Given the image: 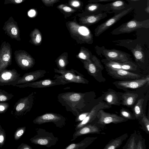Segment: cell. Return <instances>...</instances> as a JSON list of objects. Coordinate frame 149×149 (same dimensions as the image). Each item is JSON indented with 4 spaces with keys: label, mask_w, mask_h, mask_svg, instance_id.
Here are the masks:
<instances>
[{
    "label": "cell",
    "mask_w": 149,
    "mask_h": 149,
    "mask_svg": "<svg viewBox=\"0 0 149 149\" xmlns=\"http://www.w3.org/2000/svg\"><path fill=\"white\" fill-rule=\"evenodd\" d=\"M34 92H32L28 96L19 99L14 106L12 114L15 116L21 117L29 112L34 104Z\"/></svg>",
    "instance_id": "cell-8"
},
{
    "label": "cell",
    "mask_w": 149,
    "mask_h": 149,
    "mask_svg": "<svg viewBox=\"0 0 149 149\" xmlns=\"http://www.w3.org/2000/svg\"><path fill=\"white\" fill-rule=\"evenodd\" d=\"M121 104L128 107H131L134 104L138 95L136 93L126 92L122 94Z\"/></svg>",
    "instance_id": "cell-27"
},
{
    "label": "cell",
    "mask_w": 149,
    "mask_h": 149,
    "mask_svg": "<svg viewBox=\"0 0 149 149\" xmlns=\"http://www.w3.org/2000/svg\"><path fill=\"white\" fill-rule=\"evenodd\" d=\"M20 75L15 69L4 70L0 73V86H15L21 78Z\"/></svg>",
    "instance_id": "cell-16"
},
{
    "label": "cell",
    "mask_w": 149,
    "mask_h": 149,
    "mask_svg": "<svg viewBox=\"0 0 149 149\" xmlns=\"http://www.w3.org/2000/svg\"><path fill=\"white\" fill-rule=\"evenodd\" d=\"M107 16V13L103 12L97 14L81 16L79 19V24L86 26H89L97 23Z\"/></svg>",
    "instance_id": "cell-19"
},
{
    "label": "cell",
    "mask_w": 149,
    "mask_h": 149,
    "mask_svg": "<svg viewBox=\"0 0 149 149\" xmlns=\"http://www.w3.org/2000/svg\"><path fill=\"white\" fill-rule=\"evenodd\" d=\"M30 39L29 42L35 46L40 45L42 41V35L40 31L37 28H35L30 34Z\"/></svg>",
    "instance_id": "cell-29"
},
{
    "label": "cell",
    "mask_w": 149,
    "mask_h": 149,
    "mask_svg": "<svg viewBox=\"0 0 149 149\" xmlns=\"http://www.w3.org/2000/svg\"><path fill=\"white\" fill-rule=\"evenodd\" d=\"M120 116L128 120H134L135 117L133 114L128 110L123 108L120 111Z\"/></svg>",
    "instance_id": "cell-36"
},
{
    "label": "cell",
    "mask_w": 149,
    "mask_h": 149,
    "mask_svg": "<svg viewBox=\"0 0 149 149\" xmlns=\"http://www.w3.org/2000/svg\"><path fill=\"white\" fill-rule=\"evenodd\" d=\"M119 93L109 88L104 94L103 100L107 104L120 106L121 104V96Z\"/></svg>",
    "instance_id": "cell-23"
},
{
    "label": "cell",
    "mask_w": 149,
    "mask_h": 149,
    "mask_svg": "<svg viewBox=\"0 0 149 149\" xmlns=\"http://www.w3.org/2000/svg\"><path fill=\"white\" fill-rule=\"evenodd\" d=\"M149 28V19L143 21H139L132 19L123 23L113 29L111 33L113 35H117L125 33H130L138 29Z\"/></svg>",
    "instance_id": "cell-7"
},
{
    "label": "cell",
    "mask_w": 149,
    "mask_h": 149,
    "mask_svg": "<svg viewBox=\"0 0 149 149\" xmlns=\"http://www.w3.org/2000/svg\"><path fill=\"white\" fill-rule=\"evenodd\" d=\"M95 50L98 55L103 56L107 60L118 62L132 61L131 55L121 50L115 49H108L104 46L100 47L98 45L95 46Z\"/></svg>",
    "instance_id": "cell-3"
},
{
    "label": "cell",
    "mask_w": 149,
    "mask_h": 149,
    "mask_svg": "<svg viewBox=\"0 0 149 149\" xmlns=\"http://www.w3.org/2000/svg\"><path fill=\"white\" fill-rule=\"evenodd\" d=\"M6 34L11 39L20 41V31L17 26L14 24L6 25L3 28Z\"/></svg>",
    "instance_id": "cell-26"
},
{
    "label": "cell",
    "mask_w": 149,
    "mask_h": 149,
    "mask_svg": "<svg viewBox=\"0 0 149 149\" xmlns=\"http://www.w3.org/2000/svg\"><path fill=\"white\" fill-rule=\"evenodd\" d=\"M36 130V134L30 139L32 143L49 148L57 143L58 137L55 136L52 132L47 131L41 128H37Z\"/></svg>",
    "instance_id": "cell-6"
},
{
    "label": "cell",
    "mask_w": 149,
    "mask_h": 149,
    "mask_svg": "<svg viewBox=\"0 0 149 149\" xmlns=\"http://www.w3.org/2000/svg\"><path fill=\"white\" fill-rule=\"evenodd\" d=\"M9 107L8 103L5 102H0V114L5 113Z\"/></svg>",
    "instance_id": "cell-42"
},
{
    "label": "cell",
    "mask_w": 149,
    "mask_h": 149,
    "mask_svg": "<svg viewBox=\"0 0 149 149\" xmlns=\"http://www.w3.org/2000/svg\"><path fill=\"white\" fill-rule=\"evenodd\" d=\"M26 127L25 126L18 128L14 134V136L15 140H19L24 134L26 131Z\"/></svg>",
    "instance_id": "cell-39"
},
{
    "label": "cell",
    "mask_w": 149,
    "mask_h": 149,
    "mask_svg": "<svg viewBox=\"0 0 149 149\" xmlns=\"http://www.w3.org/2000/svg\"><path fill=\"white\" fill-rule=\"evenodd\" d=\"M17 149H32V148L27 144L22 143L18 146Z\"/></svg>",
    "instance_id": "cell-46"
},
{
    "label": "cell",
    "mask_w": 149,
    "mask_h": 149,
    "mask_svg": "<svg viewBox=\"0 0 149 149\" xmlns=\"http://www.w3.org/2000/svg\"><path fill=\"white\" fill-rule=\"evenodd\" d=\"M133 9L132 7H130L122 12L116 13L112 17L98 25L94 30L95 36H99L122 18L130 13Z\"/></svg>",
    "instance_id": "cell-10"
},
{
    "label": "cell",
    "mask_w": 149,
    "mask_h": 149,
    "mask_svg": "<svg viewBox=\"0 0 149 149\" xmlns=\"http://www.w3.org/2000/svg\"><path fill=\"white\" fill-rule=\"evenodd\" d=\"M14 54L18 66L23 70H27L30 69L35 63V59L24 50H16Z\"/></svg>",
    "instance_id": "cell-11"
},
{
    "label": "cell",
    "mask_w": 149,
    "mask_h": 149,
    "mask_svg": "<svg viewBox=\"0 0 149 149\" xmlns=\"http://www.w3.org/2000/svg\"><path fill=\"white\" fill-rule=\"evenodd\" d=\"M143 143L142 140H138L136 146V149H144Z\"/></svg>",
    "instance_id": "cell-45"
},
{
    "label": "cell",
    "mask_w": 149,
    "mask_h": 149,
    "mask_svg": "<svg viewBox=\"0 0 149 149\" xmlns=\"http://www.w3.org/2000/svg\"><path fill=\"white\" fill-rule=\"evenodd\" d=\"M141 122L144 127L145 130L146 131L147 133L149 132V120L146 116L143 114L141 117Z\"/></svg>",
    "instance_id": "cell-41"
},
{
    "label": "cell",
    "mask_w": 149,
    "mask_h": 149,
    "mask_svg": "<svg viewBox=\"0 0 149 149\" xmlns=\"http://www.w3.org/2000/svg\"><path fill=\"white\" fill-rule=\"evenodd\" d=\"M47 7H52L54 4L59 2L60 0H41Z\"/></svg>",
    "instance_id": "cell-43"
},
{
    "label": "cell",
    "mask_w": 149,
    "mask_h": 149,
    "mask_svg": "<svg viewBox=\"0 0 149 149\" xmlns=\"http://www.w3.org/2000/svg\"><path fill=\"white\" fill-rule=\"evenodd\" d=\"M23 1V0H15V1L17 3H21Z\"/></svg>",
    "instance_id": "cell-50"
},
{
    "label": "cell",
    "mask_w": 149,
    "mask_h": 149,
    "mask_svg": "<svg viewBox=\"0 0 149 149\" xmlns=\"http://www.w3.org/2000/svg\"><path fill=\"white\" fill-rule=\"evenodd\" d=\"M127 1H139L140 0H127Z\"/></svg>",
    "instance_id": "cell-51"
},
{
    "label": "cell",
    "mask_w": 149,
    "mask_h": 149,
    "mask_svg": "<svg viewBox=\"0 0 149 149\" xmlns=\"http://www.w3.org/2000/svg\"><path fill=\"white\" fill-rule=\"evenodd\" d=\"M149 83V77L148 75L138 79L116 81L112 83L118 88L125 90L140 88L147 84L148 85Z\"/></svg>",
    "instance_id": "cell-12"
},
{
    "label": "cell",
    "mask_w": 149,
    "mask_h": 149,
    "mask_svg": "<svg viewBox=\"0 0 149 149\" xmlns=\"http://www.w3.org/2000/svg\"><path fill=\"white\" fill-rule=\"evenodd\" d=\"M6 139V134L5 130L2 128L0 124V148L5 144Z\"/></svg>",
    "instance_id": "cell-40"
},
{
    "label": "cell",
    "mask_w": 149,
    "mask_h": 149,
    "mask_svg": "<svg viewBox=\"0 0 149 149\" xmlns=\"http://www.w3.org/2000/svg\"><path fill=\"white\" fill-rule=\"evenodd\" d=\"M56 8L64 15L65 18L70 17L77 11V10L63 4L58 5Z\"/></svg>",
    "instance_id": "cell-34"
},
{
    "label": "cell",
    "mask_w": 149,
    "mask_h": 149,
    "mask_svg": "<svg viewBox=\"0 0 149 149\" xmlns=\"http://www.w3.org/2000/svg\"><path fill=\"white\" fill-rule=\"evenodd\" d=\"M66 118L63 116L56 113H47L38 116L33 120L35 124L41 125L43 124L52 123L57 127L62 128L66 124Z\"/></svg>",
    "instance_id": "cell-9"
},
{
    "label": "cell",
    "mask_w": 149,
    "mask_h": 149,
    "mask_svg": "<svg viewBox=\"0 0 149 149\" xmlns=\"http://www.w3.org/2000/svg\"><path fill=\"white\" fill-rule=\"evenodd\" d=\"M47 72L44 70H39L25 73L18 81L17 85L33 82L45 76Z\"/></svg>",
    "instance_id": "cell-20"
},
{
    "label": "cell",
    "mask_w": 149,
    "mask_h": 149,
    "mask_svg": "<svg viewBox=\"0 0 149 149\" xmlns=\"http://www.w3.org/2000/svg\"><path fill=\"white\" fill-rule=\"evenodd\" d=\"M28 15L30 17L34 16L36 14V12L34 10H31L29 11L28 13Z\"/></svg>",
    "instance_id": "cell-48"
},
{
    "label": "cell",
    "mask_w": 149,
    "mask_h": 149,
    "mask_svg": "<svg viewBox=\"0 0 149 149\" xmlns=\"http://www.w3.org/2000/svg\"><path fill=\"white\" fill-rule=\"evenodd\" d=\"M68 54L64 52L58 56L55 61L59 70H65L67 65L69 63L68 59Z\"/></svg>",
    "instance_id": "cell-30"
},
{
    "label": "cell",
    "mask_w": 149,
    "mask_h": 149,
    "mask_svg": "<svg viewBox=\"0 0 149 149\" xmlns=\"http://www.w3.org/2000/svg\"><path fill=\"white\" fill-rule=\"evenodd\" d=\"M128 136L127 133H125L115 139H112L107 144L103 149H115L119 148Z\"/></svg>",
    "instance_id": "cell-28"
},
{
    "label": "cell",
    "mask_w": 149,
    "mask_h": 149,
    "mask_svg": "<svg viewBox=\"0 0 149 149\" xmlns=\"http://www.w3.org/2000/svg\"><path fill=\"white\" fill-rule=\"evenodd\" d=\"M144 100L142 98L139 99L133 107V114L135 119H139L141 118L143 114V104Z\"/></svg>",
    "instance_id": "cell-33"
},
{
    "label": "cell",
    "mask_w": 149,
    "mask_h": 149,
    "mask_svg": "<svg viewBox=\"0 0 149 149\" xmlns=\"http://www.w3.org/2000/svg\"><path fill=\"white\" fill-rule=\"evenodd\" d=\"M65 84L66 83L63 81L59 78H55L54 80L47 79L24 84H17L15 86L20 88L30 87L33 88H42Z\"/></svg>",
    "instance_id": "cell-14"
},
{
    "label": "cell",
    "mask_w": 149,
    "mask_h": 149,
    "mask_svg": "<svg viewBox=\"0 0 149 149\" xmlns=\"http://www.w3.org/2000/svg\"><path fill=\"white\" fill-rule=\"evenodd\" d=\"M130 50L136 61L144 62L145 55L140 45L137 44L134 48L131 49Z\"/></svg>",
    "instance_id": "cell-31"
},
{
    "label": "cell",
    "mask_w": 149,
    "mask_h": 149,
    "mask_svg": "<svg viewBox=\"0 0 149 149\" xmlns=\"http://www.w3.org/2000/svg\"><path fill=\"white\" fill-rule=\"evenodd\" d=\"M101 130L97 126L94 124H88L75 131L73 134L71 141L75 140L79 136L88 134H100Z\"/></svg>",
    "instance_id": "cell-21"
},
{
    "label": "cell",
    "mask_w": 149,
    "mask_h": 149,
    "mask_svg": "<svg viewBox=\"0 0 149 149\" xmlns=\"http://www.w3.org/2000/svg\"><path fill=\"white\" fill-rule=\"evenodd\" d=\"M66 25L71 37L78 44L93 43V36L90 30L87 26L78 24L75 18L67 22Z\"/></svg>",
    "instance_id": "cell-2"
},
{
    "label": "cell",
    "mask_w": 149,
    "mask_h": 149,
    "mask_svg": "<svg viewBox=\"0 0 149 149\" xmlns=\"http://www.w3.org/2000/svg\"><path fill=\"white\" fill-rule=\"evenodd\" d=\"M105 68L107 74L114 79L122 80H130L142 78L140 74L128 71L113 69L105 67Z\"/></svg>",
    "instance_id": "cell-17"
},
{
    "label": "cell",
    "mask_w": 149,
    "mask_h": 149,
    "mask_svg": "<svg viewBox=\"0 0 149 149\" xmlns=\"http://www.w3.org/2000/svg\"><path fill=\"white\" fill-rule=\"evenodd\" d=\"M89 93L68 92L59 94L57 100L67 111L71 112L75 116L85 112L87 105Z\"/></svg>",
    "instance_id": "cell-1"
},
{
    "label": "cell",
    "mask_w": 149,
    "mask_h": 149,
    "mask_svg": "<svg viewBox=\"0 0 149 149\" xmlns=\"http://www.w3.org/2000/svg\"><path fill=\"white\" fill-rule=\"evenodd\" d=\"M92 55V52L88 49L84 47H81L79 53L76 56V57L79 59L90 62L91 61Z\"/></svg>",
    "instance_id": "cell-32"
},
{
    "label": "cell",
    "mask_w": 149,
    "mask_h": 149,
    "mask_svg": "<svg viewBox=\"0 0 149 149\" xmlns=\"http://www.w3.org/2000/svg\"><path fill=\"white\" fill-rule=\"evenodd\" d=\"M12 53L10 44L3 42L0 48V73L11 64Z\"/></svg>",
    "instance_id": "cell-13"
},
{
    "label": "cell",
    "mask_w": 149,
    "mask_h": 149,
    "mask_svg": "<svg viewBox=\"0 0 149 149\" xmlns=\"http://www.w3.org/2000/svg\"><path fill=\"white\" fill-rule=\"evenodd\" d=\"M90 62L79 59L83 64L84 67L88 73L99 82H104L106 79L102 75V71L104 67L100 60L97 56L93 55Z\"/></svg>",
    "instance_id": "cell-4"
},
{
    "label": "cell",
    "mask_w": 149,
    "mask_h": 149,
    "mask_svg": "<svg viewBox=\"0 0 149 149\" xmlns=\"http://www.w3.org/2000/svg\"><path fill=\"white\" fill-rule=\"evenodd\" d=\"M137 135L136 131L132 134L127 142L125 145L123 147L124 149H136L137 141Z\"/></svg>",
    "instance_id": "cell-35"
},
{
    "label": "cell",
    "mask_w": 149,
    "mask_h": 149,
    "mask_svg": "<svg viewBox=\"0 0 149 149\" xmlns=\"http://www.w3.org/2000/svg\"><path fill=\"white\" fill-rule=\"evenodd\" d=\"M89 112L82 113L76 116L75 121L76 122H80L83 120L88 115Z\"/></svg>",
    "instance_id": "cell-44"
},
{
    "label": "cell",
    "mask_w": 149,
    "mask_h": 149,
    "mask_svg": "<svg viewBox=\"0 0 149 149\" xmlns=\"http://www.w3.org/2000/svg\"><path fill=\"white\" fill-rule=\"evenodd\" d=\"M12 93L0 89V102H5L11 99L14 96Z\"/></svg>",
    "instance_id": "cell-37"
},
{
    "label": "cell",
    "mask_w": 149,
    "mask_h": 149,
    "mask_svg": "<svg viewBox=\"0 0 149 149\" xmlns=\"http://www.w3.org/2000/svg\"><path fill=\"white\" fill-rule=\"evenodd\" d=\"M116 0H89L88 2L89 3H98L102 2H108L114 1Z\"/></svg>",
    "instance_id": "cell-47"
},
{
    "label": "cell",
    "mask_w": 149,
    "mask_h": 149,
    "mask_svg": "<svg viewBox=\"0 0 149 149\" xmlns=\"http://www.w3.org/2000/svg\"><path fill=\"white\" fill-rule=\"evenodd\" d=\"M107 107H109V106L107 104L101 102L95 105L89 111L86 117L76 125L75 128V131L85 125L91 123L96 118L97 113L100 109L107 108Z\"/></svg>",
    "instance_id": "cell-18"
},
{
    "label": "cell",
    "mask_w": 149,
    "mask_h": 149,
    "mask_svg": "<svg viewBox=\"0 0 149 149\" xmlns=\"http://www.w3.org/2000/svg\"><path fill=\"white\" fill-rule=\"evenodd\" d=\"M68 4L70 6L75 9H80L83 5V3L79 0H69Z\"/></svg>",
    "instance_id": "cell-38"
},
{
    "label": "cell",
    "mask_w": 149,
    "mask_h": 149,
    "mask_svg": "<svg viewBox=\"0 0 149 149\" xmlns=\"http://www.w3.org/2000/svg\"><path fill=\"white\" fill-rule=\"evenodd\" d=\"M107 11L105 4L98 3H89L86 6L84 11L81 14V17L97 14L103 12L107 13Z\"/></svg>",
    "instance_id": "cell-22"
},
{
    "label": "cell",
    "mask_w": 149,
    "mask_h": 149,
    "mask_svg": "<svg viewBox=\"0 0 149 149\" xmlns=\"http://www.w3.org/2000/svg\"><path fill=\"white\" fill-rule=\"evenodd\" d=\"M97 138L95 137H86L78 143H72L66 146L65 149H85L92 143Z\"/></svg>",
    "instance_id": "cell-25"
},
{
    "label": "cell",
    "mask_w": 149,
    "mask_h": 149,
    "mask_svg": "<svg viewBox=\"0 0 149 149\" xmlns=\"http://www.w3.org/2000/svg\"><path fill=\"white\" fill-rule=\"evenodd\" d=\"M96 118L98 119L97 124L101 125H105L110 123L117 124L128 120L117 114L106 112L103 109H100L98 111Z\"/></svg>",
    "instance_id": "cell-15"
},
{
    "label": "cell",
    "mask_w": 149,
    "mask_h": 149,
    "mask_svg": "<svg viewBox=\"0 0 149 149\" xmlns=\"http://www.w3.org/2000/svg\"><path fill=\"white\" fill-rule=\"evenodd\" d=\"M107 13H118L128 8V5L123 0H116L105 4Z\"/></svg>",
    "instance_id": "cell-24"
},
{
    "label": "cell",
    "mask_w": 149,
    "mask_h": 149,
    "mask_svg": "<svg viewBox=\"0 0 149 149\" xmlns=\"http://www.w3.org/2000/svg\"><path fill=\"white\" fill-rule=\"evenodd\" d=\"M147 6L145 8V11L148 14L149 13V0H147Z\"/></svg>",
    "instance_id": "cell-49"
},
{
    "label": "cell",
    "mask_w": 149,
    "mask_h": 149,
    "mask_svg": "<svg viewBox=\"0 0 149 149\" xmlns=\"http://www.w3.org/2000/svg\"><path fill=\"white\" fill-rule=\"evenodd\" d=\"M54 70L55 72L60 74L61 75L56 74L53 78L61 79L66 84L71 83L82 84L89 83V81L84 77L83 75L73 69L62 70L54 68Z\"/></svg>",
    "instance_id": "cell-5"
}]
</instances>
